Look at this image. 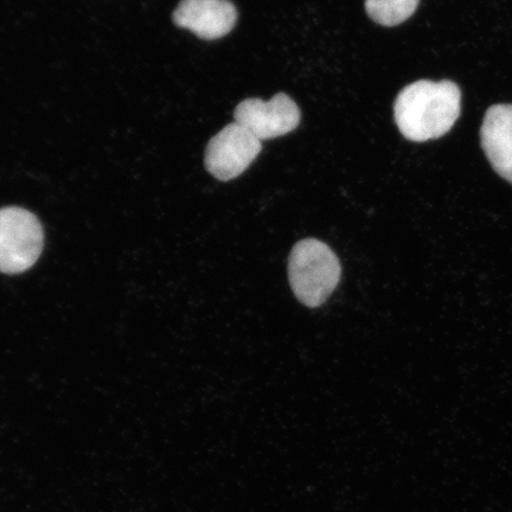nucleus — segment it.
Segmentation results:
<instances>
[{
    "mask_svg": "<svg viewBox=\"0 0 512 512\" xmlns=\"http://www.w3.org/2000/svg\"><path fill=\"white\" fill-rule=\"evenodd\" d=\"M234 117L236 123L262 142L296 130L302 114L290 96L279 93L267 102L260 99L240 102L235 108Z\"/></svg>",
    "mask_w": 512,
    "mask_h": 512,
    "instance_id": "nucleus-5",
    "label": "nucleus"
},
{
    "mask_svg": "<svg viewBox=\"0 0 512 512\" xmlns=\"http://www.w3.org/2000/svg\"><path fill=\"white\" fill-rule=\"evenodd\" d=\"M480 137L492 168L512 184V105L490 107Z\"/></svg>",
    "mask_w": 512,
    "mask_h": 512,
    "instance_id": "nucleus-7",
    "label": "nucleus"
},
{
    "mask_svg": "<svg viewBox=\"0 0 512 512\" xmlns=\"http://www.w3.org/2000/svg\"><path fill=\"white\" fill-rule=\"evenodd\" d=\"M42 224L30 211L0 209V272L18 274L36 264L43 251Z\"/></svg>",
    "mask_w": 512,
    "mask_h": 512,
    "instance_id": "nucleus-3",
    "label": "nucleus"
},
{
    "mask_svg": "<svg viewBox=\"0 0 512 512\" xmlns=\"http://www.w3.org/2000/svg\"><path fill=\"white\" fill-rule=\"evenodd\" d=\"M420 0H366L367 14L383 27H396L414 15Z\"/></svg>",
    "mask_w": 512,
    "mask_h": 512,
    "instance_id": "nucleus-8",
    "label": "nucleus"
},
{
    "mask_svg": "<svg viewBox=\"0 0 512 512\" xmlns=\"http://www.w3.org/2000/svg\"><path fill=\"white\" fill-rule=\"evenodd\" d=\"M462 111V92L452 81L420 80L402 89L394 106L396 125L411 142L424 143L451 131Z\"/></svg>",
    "mask_w": 512,
    "mask_h": 512,
    "instance_id": "nucleus-1",
    "label": "nucleus"
},
{
    "mask_svg": "<svg viewBox=\"0 0 512 512\" xmlns=\"http://www.w3.org/2000/svg\"><path fill=\"white\" fill-rule=\"evenodd\" d=\"M236 21L238 11L229 0H182L174 12L177 27L208 41L228 35Z\"/></svg>",
    "mask_w": 512,
    "mask_h": 512,
    "instance_id": "nucleus-6",
    "label": "nucleus"
},
{
    "mask_svg": "<svg viewBox=\"0 0 512 512\" xmlns=\"http://www.w3.org/2000/svg\"><path fill=\"white\" fill-rule=\"evenodd\" d=\"M261 149V140L235 121L210 140L204 159L206 168L220 181H232L249 168Z\"/></svg>",
    "mask_w": 512,
    "mask_h": 512,
    "instance_id": "nucleus-4",
    "label": "nucleus"
},
{
    "mask_svg": "<svg viewBox=\"0 0 512 512\" xmlns=\"http://www.w3.org/2000/svg\"><path fill=\"white\" fill-rule=\"evenodd\" d=\"M342 267L336 254L316 239L299 241L288 259V279L300 303L316 309L329 299L341 280Z\"/></svg>",
    "mask_w": 512,
    "mask_h": 512,
    "instance_id": "nucleus-2",
    "label": "nucleus"
}]
</instances>
